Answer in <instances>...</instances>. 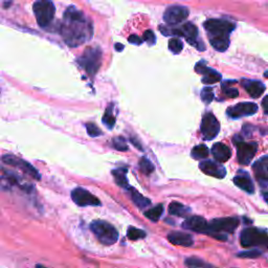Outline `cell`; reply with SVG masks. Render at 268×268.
Here are the masks:
<instances>
[{"label": "cell", "mask_w": 268, "mask_h": 268, "mask_svg": "<svg viewBox=\"0 0 268 268\" xmlns=\"http://www.w3.org/2000/svg\"><path fill=\"white\" fill-rule=\"evenodd\" d=\"M61 35L67 45L77 48L92 36V25L86 20L82 12L69 6L64 13Z\"/></svg>", "instance_id": "6da1fadb"}, {"label": "cell", "mask_w": 268, "mask_h": 268, "mask_svg": "<svg viewBox=\"0 0 268 268\" xmlns=\"http://www.w3.org/2000/svg\"><path fill=\"white\" fill-rule=\"evenodd\" d=\"M239 225V219L236 217H224L213 219L209 223V233L207 234L218 240L225 241L226 234L223 233H234Z\"/></svg>", "instance_id": "7a4b0ae2"}, {"label": "cell", "mask_w": 268, "mask_h": 268, "mask_svg": "<svg viewBox=\"0 0 268 268\" xmlns=\"http://www.w3.org/2000/svg\"><path fill=\"white\" fill-rule=\"evenodd\" d=\"M90 230L103 245H113L118 239V233L116 227L103 220L93 221L90 224Z\"/></svg>", "instance_id": "3957f363"}, {"label": "cell", "mask_w": 268, "mask_h": 268, "mask_svg": "<svg viewBox=\"0 0 268 268\" xmlns=\"http://www.w3.org/2000/svg\"><path fill=\"white\" fill-rule=\"evenodd\" d=\"M0 187L2 190H11L12 187H19L20 190L26 193H30L34 190L31 184L26 183L18 174L6 170L3 167H0Z\"/></svg>", "instance_id": "277c9868"}, {"label": "cell", "mask_w": 268, "mask_h": 268, "mask_svg": "<svg viewBox=\"0 0 268 268\" xmlns=\"http://www.w3.org/2000/svg\"><path fill=\"white\" fill-rule=\"evenodd\" d=\"M240 243L245 249L260 245L268 246V234L263 230L256 229V227H249L241 233Z\"/></svg>", "instance_id": "5b68a950"}, {"label": "cell", "mask_w": 268, "mask_h": 268, "mask_svg": "<svg viewBox=\"0 0 268 268\" xmlns=\"http://www.w3.org/2000/svg\"><path fill=\"white\" fill-rule=\"evenodd\" d=\"M33 9L37 22L41 28H46L55 17L56 8L50 0H38L34 3Z\"/></svg>", "instance_id": "8992f818"}, {"label": "cell", "mask_w": 268, "mask_h": 268, "mask_svg": "<svg viewBox=\"0 0 268 268\" xmlns=\"http://www.w3.org/2000/svg\"><path fill=\"white\" fill-rule=\"evenodd\" d=\"M100 62H102V51H100V49L96 48L87 49L82 57L79 59L80 65L90 76L96 75L100 66Z\"/></svg>", "instance_id": "52a82bcc"}, {"label": "cell", "mask_w": 268, "mask_h": 268, "mask_svg": "<svg viewBox=\"0 0 268 268\" xmlns=\"http://www.w3.org/2000/svg\"><path fill=\"white\" fill-rule=\"evenodd\" d=\"M1 160H2V163L9 165L13 168H15V169H17L19 171H21L22 173L26 174V175L30 176L33 179L39 180L40 178H41V176H40V174L36 168H34L30 163L25 162V160L22 158L13 155V154H5V155H3L1 157Z\"/></svg>", "instance_id": "ba28073f"}, {"label": "cell", "mask_w": 268, "mask_h": 268, "mask_svg": "<svg viewBox=\"0 0 268 268\" xmlns=\"http://www.w3.org/2000/svg\"><path fill=\"white\" fill-rule=\"evenodd\" d=\"M204 29L209 32L212 37L217 36H229L234 30V24L220 19H210L204 22Z\"/></svg>", "instance_id": "9c48e42d"}, {"label": "cell", "mask_w": 268, "mask_h": 268, "mask_svg": "<svg viewBox=\"0 0 268 268\" xmlns=\"http://www.w3.org/2000/svg\"><path fill=\"white\" fill-rule=\"evenodd\" d=\"M234 142L237 147V155L239 164L243 166L251 164L252 158L256 155V153L258 151V144L253 142L246 143L241 139H239V142H237V140H234Z\"/></svg>", "instance_id": "30bf717a"}, {"label": "cell", "mask_w": 268, "mask_h": 268, "mask_svg": "<svg viewBox=\"0 0 268 268\" xmlns=\"http://www.w3.org/2000/svg\"><path fill=\"white\" fill-rule=\"evenodd\" d=\"M71 199L79 206H99L100 199L84 187H76L71 191Z\"/></svg>", "instance_id": "8fae6325"}, {"label": "cell", "mask_w": 268, "mask_h": 268, "mask_svg": "<svg viewBox=\"0 0 268 268\" xmlns=\"http://www.w3.org/2000/svg\"><path fill=\"white\" fill-rule=\"evenodd\" d=\"M200 130L202 133V136L207 140L215 138L218 135L220 131V124L213 113L209 112L203 116L202 120H201Z\"/></svg>", "instance_id": "7c38bea8"}, {"label": "cell", "mask_w": 268, "mask_h": 268, "mask_svg": "<svg viewBox=\"0 0 268 268\" xmlns=\"http://www.w3.org/2000/svg\"><path fill=\"white\" fill-rule=\"evenodd\" d=\"M190 14V11L187 8L183 5H172L169 6L164 14V20L167 24L176 25L180 22L184 21Z\"/></svg>", "instance_id": "4fadbf2b"}, {"label": "cell", "mask_w": 268, "mask_h": 268, "mask_svg": "<svg viewBox=\"0 0 268 268\" xmlns=\"http://www.w3.org/2000/svg\"><path fill=\"white\" fill-rule=\"evenodd\" d=\"M258 111V106L254 103H239L227 109V116L232 118H240L252 116Z\"/></svg>", "instance_id": "5bb4252c"}, {"label": "cell", "mask_w": 268, "mask_h": 268, "mask_svg": "<svg viewBox=\"0 0 268 268\" xmlns=\"http://www.w3.org/2000/svg\"><path fill=\"white\" fill-rule=\"evenodd\" d=\"M252 170L259 184L268 186V155L258 159L252 165Z\"/></svg>", "instance_id": "9a60e30c"}, {"label": "cell", "mask_w": 268, "mask_h": 268, "mask_svg": "<svg viewBox=\"0 0 268 268\" xmlns=\"http://www.w3.org/2000/svg\"><path fill=\"white\" fill-rule=\"evenodd\" d=\"M199 169L206 175L219 179L224 178L226 175L225 168L221 164L213 162V160H203V162H201L199 164Z\"/></svg>", "instance_id": "2e32d148"}, {"label": "cell", "mask_w": 268, "mask_h": 268, "mask_svg": "<svg viewBox=\"0 0 268 268\" xmlns=\"http://www.w3.org/2000/svg\"><path fill=\"white\" fill-rule=\"evenodd\" d=\"M196 72L202 75V83L204 84H215L219 82L221 80V75L216 70L211 69L206 66V63L204 61H201L196 64L195 66Z\"/></svg>", "instance_id": "e0dca14e"}, {"label": "cell", "mask_w": 268, "mask_h": 268, "mask_svg": "<svg viewBox=\"0 0 268 268\" xmlns=\"http://www.w3.org/2000/svg\"><path fill=\"white\" fill-rule=\"evenodd\" d=\"M183 226L186 230L194 231L201 234L209 233V223L207 221L200 216H192L190 218L185 219Z\"/></svg>", "instance_id": "ac0fdd59"}, {"label": "cell", "mask_w": 268, "mask_h": 268, "mask_svg": "<svg viewBox=\"0 0 268 268\" xmlns=\"http://www.w3.org/2000/svg\"><path fill=\"white\" fill-rule=\"evenodd\" d=\"M168 240L174 245L190 247L193 245V238L191 234L183 232H172L168 234Z\"/></svg>", "instance_id": "d6986e66"}, {"label": "cell", "mask_w": 268, "mask_h": 268, "mask_svg": "<svg viewBox=\"0 0 268 268\" xmlns=\"http://www.w3.org/2000/svg\"><path fill=\"white\" fill-rule=\"evenodd\" d=\"M239 172L240 173L238 175L234 176V184L238 187H240L241 190H243L244 192L252 194L254 192V185L250 175L249 174H246L244 171H239Z\"/></svg>", "instance_id": "ffe728a7"}, {"label": "cell", "mask_w": 268, "mask_h": 268, "mask_svg": "<svg viewBox=\"0 0 268 268\" xmlns=\"http://www.w3.org/2000/svg\"><path fill=\"white\" fill-rule=\"evenodd\" d=\"M242 86L244 87V89L249 92V95L253 99L260 98L263 95V92L265 91V85L260 81H251V80H244V81L242 82Z\"/></svg>", "instance_id": "44dd1931"}, {"label": "cell", "mask_w": 268, "mask_h": 268, "mask_svg": "<svg viewBox=\"0 0 268 268\" xmlns=\"http://www.w3.org/2000/svg\"><path fill=\"white\" fill-rule=\"evenodd\" d=\"M212 153L217 162L219 163H225L231 158L232 151L230 147H227L225 144L222 143H217L213 146Z\"/></svg>", "instance_id": "7402d4cb"}, {"label": "cell", "mask_w": 268, "mask_h": 268, "mask_svg": "<svg viewBox=\"0 0 268 268\" xmlns=\"http://www.w3.org/2000/svg\"><path fill=\"white\" fill-rule=\"evenodd\" d=\"M179 30L182 33V37H184L189 43H193L195 40H197L198 30L193 23H184L182 28H179Z\"/></svg>", "instance_id": "603a6c76"}, {"label": "cell", "mask_w": 268, "mask_h": 268, "mask_svg": "<svg viewBox=\"0 0 268 268\" xmlns=\"http://www.w3.org/2000/svg\"><path fill=\"white\" fill-rule=\"evenodd\" d=\"M210 42L213 48L218 51H225L230 46V38L229 36L211 37Z\"/></svg>", "instance_id": "cb8c5ba5"}, {"label": "cell", "mask_w": 268, "mask_h": 268, "mask_svg": "<svg viewBox=\"0 0 268 268\" xmlns=\"http://www.w3.org/2000/svg\"><path fill=\"white\" fill-rule=\"evenodd\" d=\"M112 176L115 177L116 183L120 187H125V189H129L128 179H127V169L126 168H119L112 171Z\"/></svg>", "instance_id": "d4e9b609"}, {"label": "cell", "mask_w": 268, "mask_h": 268, "mask_svg": "<svg viewBox=\"0 0 268 268\" xmlns=\"http://www.w3.org/2000/svg\"><path fill=\"white\" fill-rule=\"evenodd\" d=\"M169 213L173 216L185 217L190 213V209L183 203L177 202V201H173L169 205Z\"/></svg>", "instance_id": "484cf974"}, {"label": "cell", "mask_w": 268, "mask_h": 268, "mask_svg": "<svg viewBox=\"0 0 268 268\" xmlns=\"http://www.w3.org/2000/svg\"><path fill=\"white\" fill-rule=\"evenodd\" d=\"M129 190L131 192L132 201L134 202V204H135L137 207H139V209H144V207L151 204L150 199H148L147 197H144L142 194L134 190L133 187H129Z\"/></svg>", "instance_id": "4316f807"}, {"label": "cell", "mask_w": 268, "mask_h": 268, "mask_svg": "<svg viewBox=\"0 0 268 268\" xmlns=\"http://www.w3.org/2000/svg\"><path fill=\"white\" fill-rule=\"evenodd\" d=\"M164 213V205L163 204H158L156 206L152 207V209L146 211L145 212V217L148 218L149 220L153 221V222H157V221L160 219Z\"/></svg>", "instance_id": "83f0119b"}, {"label": "cell", "mask_w": 268, "mask_h": 268, "mask_svg": "<svg viewBox=\"0 0 268 268\" xmlns=\"http://www.w3.org/2000/svg\"><path fill=\"white\" fill-rule=\"evenodd\" d=\"M209 149L205 145H199L194 147L191 152V155L194 159H203L209 156Z\"/></svg>", "instance_id": "f1b7e54d"}, {"label": "cell", "mask_w": 268, "mask_h": 268, "mask_svg": "<svg viewBox=\"0 0 268 268\" xmlns=\"http://www.w3.org/2000/svg\"><path fill=\"white\" fill-rule=\"evenodd\" d=\"M139 169L144 174H147V175H150L151 173L154 172L155 170V167L150 162V159L147 157H142L139 160Z\"/></svg>", "instance_id": "f546056e"}, {"label": "cell", "mask_w": 268, "mask_h": 268, "mask_svg": "<svg viewBox=\"0 0 268 268\" xmlns=\"http://www.w3.org/2000/svg\"><path fill=\"white\" fill-rule=\"evenodd\" d=\"M103 123L107 127V128H109V129H112L116 125V117L113 116L111 106L108 107L105 112V115L103 117Z\"/></svg>", "instance_id": "4dcf8cb0"}, {"label": "cell", "mask_w": 268, "mask_h": 268, "mask_svg": "<svg viewBox=\"0 0 268 268\" xmlns=\"http://www.w3.org/2000/svg\"><path fill=\"white\" fill-rule=\"evenodd\" d=\"M127 237H128L132 241H135V240H139V239L145 238L146 233L142 230L136 229V227L130 226L128 229V232H127Z\"/></svg>", "instance_id": "1f68e13d"}, {"label": "cell", "mask_w": 268, "mask_h": 268, "mask_svg": "<svg viewBox=\"0 0 268 268\" xmlns=\"http://www.w3.org/2000/svg\"><path fill=\"white\" fill-rule=\"evenodd\" d=\"M185 265L189 268H205L207 267V264L203 260H201L196 257H191L185 260Z\"/></svg>", "instance_id": "d6a6232c"}, {"label": "cell", "mask_w": 268, "mask_h": 268, "mask_svg": "<svg viewBox=\"0 0 268 268\" xmlns=\"http://www.w3.org/2000/svg\"><path fill=\"white\" fill-rule=\"evenodd\" d=\"M184 49V44L177 38H173L169 41V50L173 53H179Z\"/></svg>", "instance_id": "836d02e7"}, {"label": "cell", "mask_w": 268, "mask_h": 268, "mask_svg": "<svg viewBox=\"0 0 268 268\" xmlns=\"http://www.w3.org/2000/svg\"><path fill=\"white\" fill-rule=\"evenodd\" d=\"M113 147L118 151H127L128 150V145L126 143V139L124 137H115L112 140Z\"/></svg>", "instance_id": "e575fe53"}, {"label": "cell", "mask_w": 268, "mask_h": 268, "mask_svg": "<svg viewBox=\"0 0 268 268\" xmlns=\"http://www.w3.org/2000/svg\"><path fill=\"white\" fill-rule=\"evenodd\" d=\"M214 97H215L214 96V90L211 87H205V88H203L202 91H201V100H202L205 104H210L214 100Z\"/></svg>", "instance_id": "d590c367"}, {"label": "cell", "mask_w": 268, "mask_h": 268, "mask_svg": "<svg viewBox=\"0 0 268 268\" xmlns=\"http://www.w3.org/2000/svg\"><path fill=\"white\" fill-rule=\"evenodd\" d=\"M86 130H87V133H88V135L91 137H97L102 135V131H100L99 127L93 123H87Z\"/></svg>", "instance_id": "8d00e7d4"}, {"label": "cell", "mask_w": 268, "mask_h": 268, "mask_svg": "<svg viewBox=\"0 0 268 268\" xmlns=\"http://www.w3.org/2000/svg\"><path fill=\"white\" fill-rule=\"evenodd\" d=\"M222 90H223V93L229 98H237L239 96V91L236 89V88H233V87L227 85V82L224 83L222 85Z\"/></svg>", "instance_id": "74e56055"}, {"label": "cell", "mask_w": 268, "mask_h": 268, "mask_svg": "<svg viewBox=\"0 0 268 268\" xmlns=\"http://www.w3.org/2000/svg\"><path fill=\"white\" fill-rule=\"evenodd\" d=\"M261 254H262V252L257 251V250H253V251H242V252H239L238 253V257L240 258H249V259H253V258H258L260 257Z\"/></svg>", "instance_id": "f35d334b"}, {"label": "cell", "mask_w": 268, "mask_h": 268, "mask_svg": "<svg viewBox=\"0 0 268 268\" xmlns=\"http://www.w3.org/2000/svg\"><path fill=\"white\" fill-rule=\"evenodd\" d=\"M144 39H145V41L148 43L149 45H153L156 41L155 35H154L152 31H146L145 34H144Z\"/></svg>", "instance_id": "ab89813d"}, {"label": "cell", "mask_w": 268, "mask_h": 268, "mask_svg": "<svg viewBox=\"0 0 268 268\" xmlns=\"http://www.w3.org/2000/svg\"><path fill=\"white\" fill-rule=\"evenodd\" d=\"M128 40H129L130 43H132L134 45H140V44L143 43V40L140 39L138 36H136V35H131Z\"/></svg>", "instance_id": "60d3db41"}, {"label": "cell", "mask_w": 268, "mask_h": 268, "mask_svg": "<svg viewBox=\"0 0 268 268\" xmlns=\"http://www.w3.org/2000/svg\"><path fill=\"white\" fill-rule=\"evenodd\" d=\"M262 107H263V110L265 112V115L268 116V96H266L263 100H262Z\"/></svg>", "instance_id": "b9f144b4"}, {"label": "cell", "mask_w": 268, "mask_h": 268, "mask_svg": "<svg viewBox=\"0 0 268 268\" xmlns=\"http://www.w3.org/2000/svg\"><path fill=\"white\" fill-rule=\"evenodd\" d=\"M116 50H117V51H122V50H124V45L119 44V43L116 44Z\"/></svg>", "instance_id": "7bdbcfd3"}, {"label": "cell", "mask_w": 268, "mask_h": 268, "mask_svg": "<svg viewBox=\"0 0 268 268\" xmlns=\"http://www.w3.org/2000/svg\"><path fill=\"white\" fill-rule=\"evenodd\" d=\"M262 196L264 198V200L266 201V203H268V191H265L262 193Z\"/></svg>", "instance_id": "ee69618b"}, {"label": "cell", "mask_w": 268, "mask_h": 268, "mask_svg": "<svg viewBox=\"0 0 268 268\" xmlns=\"http://www.w3.org/2000/svg\"><path fill=\"white\" fill-rule=\"evenodd\" d=\"M36 268H48V267H45V266H43V265H41V264H39V265L36 266Z\"/></svg>", "instance_id": "f6af8a7d"}]
</instances>
